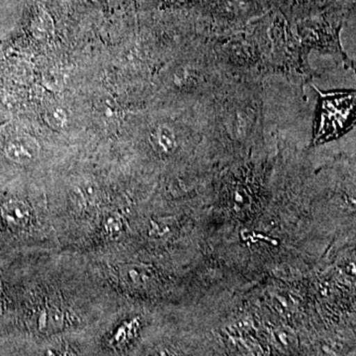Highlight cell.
<instances>
[{
    "instance_id": "3",
    "label": "cell",
    "mask_w": 356,
    "mask_h": 356,
    "mask_svg": "<svg viewBox=\"0 0 356 356\" xmlns=\"http://www.w3.org/2000/svg\"><path fill=\"white\" fill-rule=\"evenodd\" d=\"M152 143L159 152L168 154L175 147V136L166 126L159 127L152 135Z\"/></svg>"
},
{
    "instance_id": "2",
    "label": "cell",
    "mask_w": 356,
    "mask_h": 356,
    "mask_svg": "<svg viewBox=\"0 0 356 356\" xmlns=\"http://www.w3.org/2000/svg\"><path fill=\"white\" fill-rule=\"evenodd\" d=\"M2 219L13 228H24L31 219V210L27 204L20 200L4 203L0 209Z\"/></svg>"
},
{
    "instance_id": "4",
    "label": "cell",
    "mask_w": 356,
    "mask_h": 356,
    "mask_svg": "<svg viewBox=\"0 0 356 356\" xmlns=\"http://www.w3.org/2000/svg\"><path fill=\"white\" fill-rule=\"evenodd\" d=\"M44 118H46L48 125L55 130H62L67 123V111L60 105H55L47 110Z\"/></svg>"
},
{
    "instance_id": "6",
    "label": "cell",
    "mask_w": 356,
    "mask_h": 356,
    "mask_svg": "<svg viewBox=\"0 0 356 356\" xmlns=\"http://www.w3.org/2000/svg\"><path fill=\"white\" fill-rule=\"evenodd\" d=\"M40 323L42 324V327H50L51 329H56L58 325H60L62 321L58 317V312H48V313L44 314L43 317H41Z\"/></svg>"
},
{
    "instance_id": "5",
    "label": "cell",
    "mask_w": 356,
    "mask_h": 356,
    "mask_svg": "<svg viewBox=\"0 0 356 356\" xmlns=\"http://www.w3.org/2000/svg\"><path fill=\"white\" fill-rule=\"evenodd\" d=\"M124 277L133 284H139L146 280V270L140 267L131 266L124 270Z\"/></svg>"
},
{
    "instance_id": "7",
    "label": "cell",
    "mask_w": 356,
    "mask_h": 356,
    "mask_svg": "<svg viewBox=\"0 0 356 356\" xmlns=\"http://www.w3.org/2000/svg\"><path fill=\"white\" fill-rule=\"evenodd\" d=\"M106 229L110 235H116V234L120 233L122 229V222L120 220L116 219V218L114 217H110L109 219L107 220Z\"/></svg>"
},
{
    "instance_id": "1",
    "label": "cell",
    "mask_w": 356,
    "mask_h": 356,
    "mask_svg": "<svg viewBox=\"0 0 356 356\" xmlns=\"http://www.w3.org/2000/svg\"><path fill=\"white\" fill-rule=\"evenodd\" d=\"M4 153L14 163L27 165L38 158L40 146L38 142L30 136H18L7 143Z\"/></svg>"
}]
</instances>
